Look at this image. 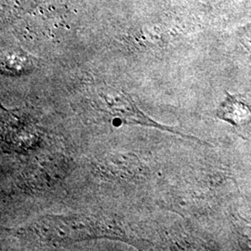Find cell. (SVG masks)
Masks as SVG:
<instances>
[{
	"label": "cell",
	"mask_w": 251,
	"mask_h": 251,
	"mask_svg": "<svg viewBox=\"0 0 251 251\" xmlns=\"http://www.w3.org/2000/svg\"><path fill=\"white\" fill-rule=\"evenodd\" d=\"M36 232L50 241L63 243L87 238L93 234L90 224L66 219H48L40 222L36 225Z\"/></svg>",
	"instance_id": "7a4b0ae2"
},
{
	"label": "cell",
	"mask_w": 251,
	"mask_h": 251,
	"mask_svg": "<svg viewBox=\"0 0 251 251\" xmlns=\"http://www.w3.org/2000/svg\"><path fill=\"white\" fill-rule=\"evenodd\" d=\"M216 116L231 125L238 126L251 122V109L242 100L227 94V98L218 109Z\"/></svg>",
	"instance_id": "3957f363"
},
{
	"label": "cell",
	"mask_w": 251,
	"mask_h": 251,
	"mask_svg": "<svg viewBox=\"0 0 251 251\" xmlns=\"http://www.w3.org/2000/svg\"><path fill=\"white\" fill-rule=\"evenodd\" d=\"M85 105L87 112L98 117V119L106 120L115 125L135 124L154 126L185 137V135L179 131L172 130L154 122L151 118L145 116L131 100L128 99L124 94L117 93V91L99 90L96 94L90 95V99Z\"/></svg>",
	"instance_id": "6da1fadb"
}]
</instances>
